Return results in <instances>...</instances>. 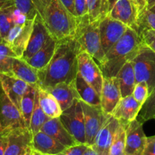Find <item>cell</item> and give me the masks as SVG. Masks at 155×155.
Wrapping results in <instances>:
<instances>
[{
    "label": "cell",
    "mask_w": 155,
    "mask_h": 155,
    "mask_svg": "<svg viewBox=\"0 0 155 155\" xmlns=\"http://www.w3.org/2000/svg\"><path fill=\"white\" fill-rule=\"evenodd\" d=\"M81 51L73 36L56 42V49L48 64L37 71V87L47 89L59 83H71L78 74V55Z\"/></svg>",
    "instance_id": "6da1fadb"
},
{
    "label": "cell",
    "mask_w": 155,
    "mask_h": 155,
    "mask_svg": "<svg viewBox=\"0 0 155 155\" xmlns=\"http://www.w3.org/2000/svg\"><path fill=\"white\" fill-rule=\"evenodd\" d=\"M142 43L138 33L128 27L123 36L105 53L99 64L103 77H115L126 62L135 58Z\"/></svg>",
    "instance_id": "7a4b0ae2"
},
{
    "label": "cell",
    "mask_w": 155,
    "mask_h": 155,
    "mask_svg": "<svg viewBox=\"0 0 155 155\" xmlns=\"http://www.w3.org/2000/svg\"><path fill=\"white\" fill-rule=\"evenodd\" d=\"M37 13L56 41L73 36L78 18L70 14L59 0H48Z\"/></svg>",
    "instance_id": "3957f363"
},
{
    "label": "cell",
    "mask_w": 155,
    "mask_h": 155,
    "mask_svg": "<svg viewBox=\"0 0 155 155\" xmlns=\"http://www.w3.org/2000/svg\"><path fill=\"white\" fill-rule=\"evenodd\" d=\"M100 21L92 20L88 15L78 18L77 25L73 37L80 45L81 51H85L100 64L105 55L100 37Z\"/></svg>",
    "instance_id": "277c9868"
},
{
    "label": "cell",
    "mask_w": 155,
    "mask_h": 155,
    "mask_svg": "<svg viewBox=\"0 0 155 155\" xmlns=\"http://www.w3.org/2000/svg\"><path fill=\"white\" fill-rule=\"evenodd\" d=\"M135 82H145L149 94L155 86V52L142 43L135 58L132 60Z\"/></svg>",
    "instance_id": "5b68a950"
},
{
    "label": "cell",
    "mask_w": 155,
    "mask_h": 155,
    "mask_svg": "<svg viewBox=\"0 0 155 155\" xmlns=\"http://www.w3.org/2000/svg\"><path fill=\"white\" fill-rule=\"evenodd\" d=\"M62 125L79 144H86L84 120L81 100L77 99L59 117Z\"/></svg>",
    "instance_id": "8992f818"
},
{
    "label": "cell",
    "mask_w": 155,
    "mask_h": 155,
    "mask_svg": "<svg viewBox=\"0 0 155 155\" xmlns=\"http://www.w3.org/2000/svg\"><path fill=\"white\" fill-rule=\"evenodd\" d=\"M18 127H25L21 112L7 96L0 83V132L9 133Z\"/></svg>",
    "instance_id": "52a82bcc"
},
{
    "label": "cell",
    "mask_w": 155,
    "mask_h": 155,
    "mask_svg": "<svg viewBox=\"0 0 155 155\" xmlns=\"http://www.w3.org/2000/svg\"><path fill=\"white\" fill-rule=\"evenodd\" d=\"M78 73L100 95L104 77L98 64L85 51L78 55Z\"/></svg>",
    "instance_id": "ba28073f"
},
{
    "label": "cell",
    "mask_w": 155,
    "mask_h": 155,
    "mask_svg": "<svg viewBox=\"0 0 155 155\" xmlns=\"http://www.w3.org/2000/svg\"><path fill=\"white\" fill-rule=\"evenodd\" d=\"M84 114L86 145L91 146L97 133L106 121L108 115L99 105H90L81 101Z\"/></svg>",
    "instance_id": "9c48e42d"
},
{
    "label": "cell",
    "mask_w": 155,
    "mask_h": 155,
    "mask_svg": "<svg viewBox=\"0 0 155 155\" xmlns=\"http://www.w3.org/2000/svg\"><path fill=\"white\" fill-rule=\"evenodd\" d=\"M109 4L108 16L136 31L137 21L139 15V10L136 5L132 0H114L112 3L109 2Z\"/></svg>",
    "instance_id": "30bf717a"
},
{
    "label": "cell",
    "mask_w": 155,
    "mask_h": 155,
    "mask_svg": "<svg viewBox=\"0 0 155 155\" xmlns=\"http://www.w3.org/2000/svg\"><path fill=\"white\" fill-rule=\"evenodd\" d=\"M33 20L27 19L24 24L15 25L4 39L18 58L22 57L28 44L32 30Z\"/></svg>",
    "instance_id": "8fae6325"
},
{
    "label": "cell",
    "mask_w": 155,
    "mask_h": 155,
    "mask_svg": "<svg viewBox=\"0 0 155 155\" xmlns=\"http://www.w3.org/2000/svg\"><path fill=\"white\" fill-rule=\"evenodd\" d=\"M147 136L143 130V123L135 119L126 127L125 155H142Z\"/></svg>",
    "instance_id": "7c38bea8"
},
{
    "label": "cell",
    "mask_w": 155,
    "mask_h": 155,
    "mask_svg": "<svg viewBox=\"0 0 155 155\" xmlns=\"http://www.w3.org/2000/svg\"><path fill=\"white\" fill-rule=\"evenodd\" d=\"M119 124V121L112 114L108 115L91 146L98 155H109L111 145Z\"/></svg>",
    "instance_id": "4fadbf2b"
},
{
    "label": "cell",
    "mask_w": 155,
    "mask_h": 155,
    "mask_svg": "<svg viewBox=\"0 0 155 155\" xmlns=\"http://www.w3.org/2000/svg\"><path fill=\"white\" fill-rule=\"evenodd\" d=\"M7 146L4 155H22L32 148L33 134L27 127H18L7 133Z\"/></svg>",
    "instance_id": "5bb4252c"
},
{
    "label": "cell",
    "mask_w": 155,
    "mask_h": 155,
    "mask_svg": "<svg viewBox=\"0 0 155 155\" xmlns=\"http://www.w3.org/2000/svg\"><path fill=\"white\" fill-rule=\"evenodd\" d=\"M127 28L124 24L109 18L108 15L100 21V42L104 53L123 36Z\"/></svg>",
    "instance_id": "9a60e30c"
},
{
    "label": "cell",
    "mask_w": 155,
    "mask_h": 155,
    "mask_svg": "<svg viewBox=\"0 0 155 155\" xmlns=\"http://www.w3.org/2000/svg\"><path fill=\"white\" fill-rule=\"evenodd\" d=\"M50 34L46 26L44 25L40 14L36 13L33 19V30L29 39L28 44L21 58L27 61L37 52L43 46L47 39L50 37Z\"/></svg>",
    "instance_id": "2e32d148"
},
{
    "label": "cell",
    "mask_w": 155,
    "mask_h": 155,
    "mask_svg": "<svg viewBox=\"0 0 155 155\" xmlns=\"http://www.w3.org/2000/svg\"><path fill=\"white\" fill-rule=\"evenodd\" d=\"M100 106L107 114L112 111L122 98L119 85L116 77H104L100 92Z\"/></svg>",
    "instance_id": "e0dca14e"
},
{
    "label": "cell",
    "mask_w": 155,
    "mask_h": 155,
    "mask_svg": "<svg viewBox=\"0 0 155 155\" xmlns=\"http://www.w3.org/2000/svg\"><path fill=\"white\" fill-rule=\"evenodd\" d=\"M0 83L7 96L19 109L21 101L30 85L15 76L0 74Z\"/></svg>",
    "instance_id": "ac0fdd59"
},
{
    "label": "cell",
    "mask_w": 155,
    "mask_h": 155,
    "mask_svg": "<svg viewBox=\"0 0 155 155\" xmlns=\"http://www.w3.org/2000/svg\"><path fill=\"white\" fill-rule=\"evenodd\" d=\"M141 107L142 105L134 98L132 95H130L120 99L112 115L121 124L126 126L129 122L137 119Z\"/></svg>",
    "instance_id": "d6986e66"
},
{
    "label": "cell",
    "mask_w": 155,
    "mask_h": 155,
    "mask_svg": "<svg viewBox=\"0 0 155 155\" xmlns=\"http://www.w3.org/2000/svg\"><path fill=\"white\" fill-rule=\"evenodd\" d=\"M56 98L62 111L68 108L75 100H80L78 93L76 90L74 81L71 83H59L52 87L45 89Z\"/></svg>",
    "instance_id": "ffe728a7"
},
{
    "label": "cell",
    "mask_w": 155,
    "mask_h": 155,
    "mask_svg": "<svg viewBox=\"0 0 155 155\" xmlns=\"http://www.w3.org/2000/svg\"><path fill=\"white\" fill-rule=\"evenodd\" d=\"M41 131L53 137L65 147L79 144L62 125L59 117L49 118L43 125Z\"/></svg>",
    "instance_id": "44dd1931"
},
{
    "label": "cell",
    "mask_w": 155,
    "mask_h": 155,
    "mask_svg": "<svg viewBox=\"0 0 155 155\" xmlns=\"http://www.w3.org/2000/svg\"><path fill=\"white\" fill-rule=\"evenodd\" d=\"M66 147L43 131L33 135L32 148L34 151L44 155H56Z\"/></svg>",
    "instance_id": "7402d4cb"
},
{
    "label": "cell",
    "mask_w": 155,
    "mask_h": 155,
    "mask_svg": "<svg viewBox=\"0 0 155 155\" xmlns=\"http://www.w3.org/2000/svg\"><path fill=\"white\" fill-rule=\"evenodd\" d=\"M12 75L24 81L30 86L36 87L38 85L39 78L37 71L21 58H15L14 59Z\"/></svg>",
    "instance_id": "603a6c76"
},
{
    "label": "cell",
    "mask_w": 155,
    "mask_h": 155,
    "mask_svg": "<svg viewBox=\"0 0 155 155\" xmlns=\"http://www.w3.org/2000/svg\"><path fill=\"white\" fill-rule=\"evenodd\" d=\"M56 42L57 41L50 36L43 46L26 61L36 71H40L44 68L48 64L54 54Z\"/></svg>",
    "instance_id": "cb8c5ba5"
},
{
    "label": "cell",
    "mask_w": 155,
    "mask_h": 155,
    "mask_svg": "<svg viewBox=\"0 0 155 155\" xmlns=\"http://www.w3.org/2000/svg\"><path fill=\"white\" fill-rule=\"evenodd\" d=\"M115 77L119 85L122 98L132 95L136 83L132 61L126 62L119 71Z\"/></svg>",
    "instance_id": "d4e9b609"
},
{
    "label": "cell",
    "mask_w": 155,
    "mask_h": 155,
    "mask_svg": "<svg viewBox=\"0 0 155 155\" xmlns=\"http://www.w3.org/2000/svg\"><path fill=\"white\" fill-rule=\"evenodd\" d=\"M36 88L38 93L40 106L45 114L50 118L59 117L62 114V110L56 98L45 89L37 86H36Z\"/></svg>",
    "instance_id": "484cf974"
},
{
    "label": "cell",
    "mask_w": 155,
    "mask_h": 155,
    "mask_svg": "<svg viewBox=\"0 0 155 155\" xmlns=\"http://www.w3.org/2000/svg\"><path fill=\"white\" fill-rule=\"evenodd\" d=\"M74 85L81 101L90 105L100 104V95L89 83L84 80L83 77L78 73L74 80Z\"/></svg>",
    "instance_id": "4316f807"
},
{
    "label": "cell",
    "mask_w": 155,
    "mask_h": 155,
    "mask_svg": "<svg viewBox=\"0 0 155 155\" xmlns=\"http://www.w3.org/2000/svg\"><path fill=\"white\" fill-rule=\"evenodd\" d=\"M36 89L35 86H29L27 92L23 96L20 104V112L21 114L24 125L27 128H30V118L34 107L35 95H36Z\"/></svg>",
    "instance_id": "83f0119b"
},
{
    "label": "cell",
    "mask_w": 155,
    "mask_h": 155,
    "mask_svg": "<svg viewBox=\"0 0 155 155\" xmlns=\"http://www.w3.org/2000/svg\"><path fill=\"white\" fill-rule=\"evenodd\" d=\"M18 58L6 42H0V74L12 75L14 59Z\"/></svg>",
    "instance_id": "f1b7e54d"
},
{
    "label": "cell",
    "mask_w": 155,
    "mask_h": 155,
    "mask_svg": "<svg viewBox=\"0 0 155 155\" xmlns=\"http://www.w3.org/2000/svg\"><path fill=\"white\" fill-rule=\"evenodd\" d=\"M88 15L94 21H101L108 15L109 11V0H86Z\"/></svg>",
    "instance_id": "f546056e"
},
{
    "label": "cell",
    "mask_w": 155,
    "mask_h": 155,
    "mask_svg": "<svg viewBox=\"0 0 155 155\" xmlns=\"http://www.w3.org/2000/svg\"><path fill=\"white\" fill-rule=\"evenodd\" d=\"M50 117L45 114L43 110H42L39 104V99H38L37 91L36 92L34 101V107H33V113H32L31 118H30V130L31 131L32 134L34 135L35 133L40 131L43 125L45 124L46 121Z\"/></svg>",
    "instance_id": "4dcf8cb0"
},
{
    "label": "cell",
    "mask_w": 155,
    "mask_h": 155,
    "mask_svg": "<svg viewBox=\"0 0 155 155\" xmlns=\"http://www.w3.org/2000/svg\"><path fill=\"white\" fill-rule=\"evenodd\" d=\"M15 9V5H14L10 7L5 8L0 10V33L2 40L5 39L9 32L15 26V20H14Z\"/></svg>",
    "instance_id": "1f68e13d"
},
{
    "label": "cell",
    "mask_w": 155,
    "mask_h": 155,
    "mask_svg": "<svg viewBox=\"0 0 155 155\" xmlns=\"http://www.w3.org/2000/svg\"><path fill=\"white\" fill-rule=\"evenodd\" d=\"M146 30H155V13L144 8L139 13L136 24L138 35Z\"/></svg>",
    "instance_id": "d6a6232c"
},
{
    "label": "cell",
    "mask_w": 155,
    "mask_h": 155,
    "mask_svg": "<svg viewBox=\"0 0 155 155\" xmlns=\"http://www.w3.org/2000/svg\"><path fill=\"white\" fill-rule=\"evenodd\" d=\"M126 127L120 123L109 149V155H125Z\"/></svg>",
    "instance_id": "836d02e7"
},
{
    "label": "cell",
    "mask_w": 155,
    "mask_h": 155,
    "mask_svg": "<svg viewBox=\"0 0 155 155\" xmlns=\"http://www.w3.org/2000/svg\"><path fill=\"white\" fill-rule=\"evenodd\" d=\"M138 115L142 123L155 118V86L143 104Z\"/></svg>",
    "instance_id": "e575fe53"
},
{
    "label": "cell",
    "mask_w": 155,
    "mask_h": 155,
    "mask_svg": "<svg viewBox=\"0 0 155 155\" xmlns=\"http://www.w3.org/2000/svg\"><path fill=\"white\" fill-rule=\"evenodd\" d=\"M14 2L15 7L25 15L27 19H34L37 12L33 5V0H14Z\"/></svg>",
    "instance_id": "d590c367"
},
{
    "label": "cell",
    "mask_w": 155,
    "mask_h": 155,
    "mask_svg": "<svg viewBox=\"0 0 155 155\" xmlns=\"http://www.w3.org/2000/svg\"><path fill=\"white\" fill-rule=\"evenodd\" d=\"M132 95L138 102L143 105L149 95L148 86H147V83L145 82H140V83H135Z\"/></svg>",
    "instance_id": "8d00e7d4"
},
{
    "label": "cell",
    "mask_w": 155,
    "mask_h": 155,
    "mask_svg": "<svg viewBox=\"0 0 155 155\" xmlns=\"http://www.w3.org/2000/svg\"><path fill=\"white\" fill-rule=\"evenodd\" d=\"M143 43L148 46L155 52V30H146L140 33Z\"/></svg>",
    "instance_id": "74e56055"
},
{
    "label": "cell",
    "mask_w": 155,
    "mask_h": 155,
    "mask_svg": "<svg viewBox=\"0 0 155 155\" xmlns=\"http://www.w3.org/2000/svg\"><path fill=\"white\" fill-rule=\"evenodd\" d=\"M88 147V145L86 144H77L72 146L66 147L63 151L56 155H82Z\"/></svg>",
    "instance_id": "f35d334b"
},
{
    "label": "cell",
    "mask_w": 155,
    "mask_h": 155,
    "mask_svg": "<svg viewBox=\"0 0 155 155\" xmlns=\"http://www.w3.org/2000/svg\"><path fill=\"white\" fill-rule=\"evenodd\" d=\"M74 1L77 18H81L88 15V9L86 0H74Z\"/></svg>",
    "instance_id": "ab89813d"
},
{
    "label": "cell",
    "mask_w": 155,
    "mask_h": 155,
    "mask_svg": "<svg viewBox=\"0 0 155 155\" xmlns=\"http://www.w3.org/2000/svg\"><path fill=\"white\" fill-rule=\"evenodd\" d=\"M142 155H155V136L147 137Z\"/></svg>",
    "instance_id": "60d3db41"
},
{
    "label": "cell",
    "mask_w": 155,
    "mask_h": 155,
    "mask_svg": "<svg viewBox=\"0 0 155 155\" xmlns=\"http://www.w3.org/2000/svg\"><path fill=\"white\" fill-rule=\"evenodd\" d=\"M62 5L65 8L67 11L69 12L70 14L73 15V16L77 18L75 12V8H74V0H59Z\"/></svg>",
    "instance_id": "b9f144b4"
},
{
    "label": "cell",
    "mask_w": 155,
    "mask_h": 155,
    "mask_svg": "<svg viewBox=\"0 0 155 155\" xmlns=\"http://www.w3.org/2000/svg\"><path fill=\"white\" fill-rule=\"evenodd\" d=\"M7 133L0 132V155H4L7 146Z\"/></svg>",
    "instance_id": "7bdbcfd3"
},
{
    "label": "cell",
    "mask_w": 155,
    "mask_h": 155,
    "mask_svg": "<svg viewBox=\"0 0 155 155\" xmlns=\"http://www.w3.org/2000/svg\"><path fill=\"white\" fill-rule=\"evenodd\" d=\"M14 5H15L14 0H0V10L5 8L10 7Z\"/></svg>",
    "instance_id": "ee69618b"
},
{
    "label": "cell",
    "mask_w": 155,
    "mask_h": 155,
    "mask_svg": "<svg viewBox=\"0 0 155 155\" xmlns=\"http://www.w3.org/2000/svg\"><path fill=\"white\" fill-rule=\"evenodd\" d=\"M134 3L137 5L139 13L146 7V0H132Z\"/></svg>",
    "instance_id": "f6af8a7d"
},
{
    "label": "cell",
    "mask_w": 155,
    "mask_h": 155,
    "mask_svg": "<svg viewBox=\"0 0 155 155\" xmlns=\"http://www.w3.org/2000/svg\"><path fill=\"white\" fill-rule=\"evenodd\" d=\"M82 155H98V154L91 146H88L86 151L84 152V154Z\"/></svg>",
    "instance_id": "bcb514c9"
},
{
    "label": "cell",
    "mask_w": 155,
    "mask_h": 155,
    "mask_svg": "<svg viewBox=\"0 0 155 155\" xmlns=\"http://www.w3.org/2000/svg\"><path fill=\"white\" fill-rule=\"evenodd\" d=\"M155 5V0H146V8L150 9Z\"/></svg>",
    "instance_id": "7dc6e473"
},
{
    "label": "cell",
    "mask_w": 155,
    "mask_h": 155,
    "mask_svg": "<svg viewBox=\"0 0 155 155\" xmlns=\"http://www.w3.org/2000/svg\"><path fill=\"white\" fill-rule=\"evenodd\" d=\"M22 155H33V148H30V149H29L27 152H25L24 154H22Z\"/></svg>",
    "instance_id": "c3c4849f"
},
{
    "label": "cell",
    "mask_w": 155,
    "mask_h": 155,
    "mask_svg": "<svg viewBox=\"0 0 155 155\" xmlns=\"http://www.w3.org/2000/svg\"><path fill=\"white\" fill-rule=\"evenodd\" d=\"M149 10H150V11H151V12H154V13H155V5H154L153 6V7H151V8H150L149 9Z\"/></svg>",
    "instance_id": "681fc988"
},
{
    "label": "cell",
    "mask_w": 155,
    "mask_h": 155,
    "mask_svg": "<svg viewBox=\"0 0 155 155\" xmlns=\"http://www.w3.org/2000/svg\"><path fill=\"white\" fill-rule=\"evenodd\" d=\"M33 155H42V154H40V153H38V152H36V151H33Z\"/></svg>",
    "instance_id": "f907efd6"
},
{
    "label": "cell",
    "mask_w": 155,
    "mask_h": 155,
    "mask_svg": "<svg viewBox=\"0 0 155 155\" xmlns=\"http://www.w3.org/2000/svg\"><path fill=\"white\" fill-rule=\"evenodd\" d=\"M2 41V36H1V33H0V42Z\"/></svg>",
    "instance_id": "816d5d0a"
},
{
    "label": "cell",
    "mask_w": 155,
    "mask_h": 155,
    "mask_svg": "<svg viewBox=\"0 0 155 155\" xmlns=\"http://www.w3.org/2000/svg\"><path fill=\"white\" fill-rule=\"evenodd\" d=\"M42 155H44V154H42Z\"/></svg>",
    "instance_id": "f5cc1de1"
}]
</instances>
